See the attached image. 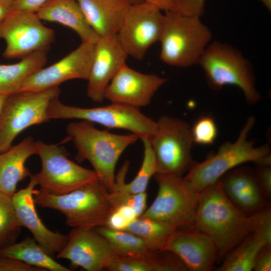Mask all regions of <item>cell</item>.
I'll list each match as a JSON object with an SVG mask.
<instances>
[{
  "instance_id": "obj_1",
  "label": "cell",
  "mask_w": 271,
  "mask_h": 271,
  "mask_svg": "<svg viewBox=\"0 0 271 271\" xmlns=\"http://www.w3.org/2000/svg\"><path fill=\"white\" fill-rule=\"evenodd\" d=\"M270 216L269 207L252 215L244 213L227 197L219 180L200 192L194 228L211 239L217 258H221Z\"/></svg>"
},
{
  "instance_id": "obj_2",
  "label": "cell",
  "mask_w": 271,
  "mask_h": 271,
  "mask_svg": "<svg viewBox=\"0 0 271 271\" xmlns=\"http://www.w3.org/2000/svg\"><path fill=\"white\" fill-rule=\"evenodd\" d=\"M66 131L77 150V161H89L98 179L111 192L117 162L125 149L134 144L139 137L132 133L118 134L100 130L86 120L70 123Z\"/></svg>"
},
{
  "instance_id": "obj_3",
  "label": "cell",
  "mask_w": 271,
  "mask_h": 271,
  "mask_svg": "<svg viewBox=\"0 0 271 271\" xmlns=\"http://www.w3.org/2000/svg\"><path fill=\"white\" fill-rule=\"evenodd\" d=\"M255 123L249 117L233 143L223 144L215 154L210 155L203 161L194 162L184 181L191 189L200 193L214 184L226 173L246 162L258 165H270V151L268 145L254 146L248 139L249 133Z\"/></svg>"
},
{
  "instance_id": "obj_4",
  "label": "cell",
  "mask_w": 271,
  "mask_h": 271,
  "mask_svg": "<svg viewBox=\"0 0 271 271\" xmlns=\"http://www.w3.org/2000/svg\"><path fill=\"white\" fill-rule=\"evenodd\" d=\"M108 195L109 191L98 178L62 195L40 189L33 190L36 204L59 211L65 216L66 224L73 228L105 226L113 210Z\"/></svg>"
},
{
  "instance_id": "obj_5",
  "label": "cell",
  "mask_w": 271,
  "mask_h": 271,
  "mask_svg": "<svg viewBox=\"0 0 271 271\" xmlns=\"http://www.w3.org/2000/svg\"><path fill=\"white\" fill-rule=\"evenodd\" d=\"M159 41L160 59L172 66L187 67L198 63L208 45L212 33L200 17L165 12Z\"/></svg>"
},
{
  "instance_id": "obj_6",
  "label": "cell",
  "mask_w": 271,
  "mask_h": 271,
  "mask_svg": "<svg viewBox=\"0 0 271 271\" xmlns=\"http://www.w3.org/2000/svg\"><path fill=\"white\" fill-rule=\"evenodd\" d=\"M198 64L212 90L233 85L241 89L248 104H254L260 100L261 95L256 88L252 66L235 47L219 41L210 42Z\"/></svg>"
},
{
  "instance_id": "obj_7",
  "label": "cell",
  "mask_w": 271,
  "mask_h": 271,
  "mask_svg": "<svg viewBox=\"0 0 271 271\" xmlns=\"http://www.w3.org/2000/svg\"><path fill=\"white\" fill-rule=\"evenodd\" d=\"M47 115L50 119H78L110 128L126 129L140 139H151L158 128L157 121L143 114L140 108L115 102L103 106L82 108L65 105L57 97L50 102Z\"/></svg>"
},
{
  "instance_id": "obj_8",
  "label": "cell",
  "mask_w": 271,
  "mask_h": 271,
  "mask_svg": "<svg viewBox=\"0 0 271 271\" xmlns=\"http://www.w3.org/2000/svg\"><path fill=\"white\" fill-rule=\"evenodd\" d=\"M157 195L140 217L152 218L177 229H192L199 194L190 189L182 177L156 173Z\"/></svg>"
},
{
  "instance_id": "obj_9",
  "label": "cell",
  "mask_w": 271,
  "mask_h": 271,
  "mask_svg": "<svg viewBox=\"0 0 271 271\" xmlns=\"http://www.w3.org/2000/svg\"><path fill=\"white\" fill-rule=\"evenodd\" d=\"M59 87L40 91H22L7 96L0 115V154L12 146L15 138L29 127L50 120L49 105L58 97Z\"/></svg>"
},
{
  "instance_id": "obj_10",
  "label": "cell",
  "mask_w": 271,
  "mask_h": 271,
  "mask_svg": "<svg viewBox=\"0 0 271 271\" xmlns=\"http://www.w3.org/2000/svg\"><path fill=\"white\" fill-rule=\"evenodd\" d=\"M157 122V130L151 143L157 173L182 177L194 162L191 128L185 121L167 115L161 116Z\"/></svg>"
},
{
  "instance_id": "obj_11",
  "label": "cell",
  "mask_w": 271,
  "mask_h": 271,
  "mask_svg": "<svg viewBox=\"0 0 271 271\" xmlns=\"http://www.w3.org/2000/svg\"><path fill=\"white\" fill-rule=\"evenodd\" d=\"M41 170L34 175L40 189L62 195L70 192L97 178L94 170L82 167L68 158L65 149L59 144L36 142Z\"/></svg>"
},
{
  "instance_id": "obj_12",
  "label": "cell",
  "mask_w": 271,
  "mask_h": 271,
  "mask_svg": "<svg viewBox=\"0 0 271 271\" xmlns=\"http://www.w3.org/2000/svg\"><path fill=\"white\" fill-rule=\"evenodd\" d=\"M41 21L34 12L10 11L0 23V39L6 43L4 57L23 58L38 51L48 50L55 32Z\"/></svg>"
},
{
  "instance_id": "obj_13",
  "label": "cell",
  "mask_w": 271,
  "mask_h": 271,
  "mask_svg": "<svg viewBox=\"0 0 271 271\" xmlns=\"http://www.w3.org/2000/svg\"><path fill=\"white\" fill-rule=\"evenodd\" d=\"M164 21L161 11L152 5L145 2L130 5L116 34L127 55L143 59L149 48L159 41Z\"/></svg>"
},
{
  "instance_id": "obj_14",
  "label": "cell",
  "mask_w": 271,
  "mask_h": 271,
  "mask_svg": "<svg viewBox=\"0 0 271 271\" xmlns=\"http://www.w3.org/2000/svg\"><path fill=\"white\" fill-rule=\"evenodd\" d=\"M95 43L82 42L59 61L35 71L24 80L20 91L46 90L58 87L65 81L74 79L87 80Z\"/></svg>"
},
{
  "instance_id": "obj_15",
  "label": "cell",
  "mask_w": 271,
  "mask_h": 271,
  "mask_svg": "<svg viewBox=\"0 0 271 271\" xmlns=\"http://www.w3.org/2000/svg\"><path fill=\"white\" fill-rule=\"evenodd\" d=\"M68 236L66 245L56 256L69 260L73 268L100 271L107 268L116 255L107 240L94 228L74 227Z\"/></svg>"
},
{
  "instance_id": "obj_16",
  "label": "cell",
  "mask_w": 271,
  "mask_h": 271,
  "mask_svg": "<svg viewBox=\"0 0 271 271\" xmlns=\"http://www.w3.org/2000/svg\"><path fill=\"white\" fill-rule=\"evenodd\" d=\"M166 80L156 74L139 72L125 63L107 86L105 99L138 108L146 106Z\"/></svg>"
},
{
  "instance_id": "obj_17",
  "label": "cell",
  "mask_w": 271,
  "mask_h": 271,
  "mask_svg": "<svg viewBox=\"0 0 271 271\" xmlns=\"http://www.w3.org/2000/svg\"><path fill=\"white\" fill-rule=\"evenodd\" d=\"M30 177L28 186L16 192L12 197L16 214L22 227L28 229L38 243L53 257L64 248L68 236L50 230L43 223L36 211L33 196L37 182L34 175Z\"/></svg>"
},
{
  "instance_id": "obj_18",
  "label": "cell",
  "mask_w": 271,
  "mask_h": 271,
  "mask_svg": "<svg viewBox=\"0 0 271 271\" xmlns=\"http://www.w3.org/2000/svg\"><path fill=\"white\" fill-rule=\"evenodd\" d=\"M128 55L117 35L99 38L95 43L94 56L88 80L87 95L91 100L102 102L106 88Z\"/></svg>"
},
{
  "instance_id": "obj_19",
  "label": "cell",
  "mask_w": 271,
  "mask_h": 271,
  "mask_svg": "<svg viewBox=\"0 0 271 271\" xmlns=\"http://www.w3.org/2000/svg\"><path fill=\"white\" fill-rule=\"evenodd\" d=\"M163 250L175 254L187 270H210L217 259V249L213 241L194 228L175 230Z\"/></svg>"
},
{
  "instance_id": "obj_20",
  "label": "cell",
  "mask_w": 271,
  "mask_h": 271,
  "mask_svg": "<svg viewBox=\"0 0 271 271\" xmlns=\"http://www.w3.org/2000/svg\"><path fill=\"white\" fill-rule=\"evenodd\" d=\"M219 181L227 197L245 214L252 215L267 207L266 198L259 186L255 170L246 167L234 168Z\"/></svg>"
},
{
  "instance_id": "obj_21",
  "label": "cell",
  "mask_w": 271,
  "mask_h": 271,
  "mask_svg": "<svg viewBox=\"0 0 271 271\" xmlns=\"http://www.w3.org/2000/svg\"><path fill=\"white\" fill-rule=\"evenodd\" d=\"M86 21L99 38L117 34L130 4L127 0H77Z\"/></svg>"
},
{
  "instance_id": "obj_22",
  "label": "cell",
  "mask_w": 271,
  "mask_h": 271,
  "mask_svg": "<svg viewBox=\"0 0 271 271\" xmlns=\"http://www.w3.org/2000/svg\"><path fill=\"white\" fill-rule=\"evenodd\" d=\"M37 152L36 142L29 136L0 154L1 193L12 197L18 184L31 175L25 163Z\"/></svg>"
},
{
  "instance_id": "obj_23",
  "label": "cell",
  "mask_w": 271,
  "mask_h": 271,
  "mask_svg": "<svg viewBox=\"0 0 271 271\" xmlns=\"http://www.w3.org/2000/svg\"><path fill=\"white\" fill-rule=\"evenodd\" d=\"M36 13L41 20L71 29L82 42L95 43L99 38L86 21L77 0H50Z\"/></svg>"
},
{
  "instance_id": "obj_24",
  "label": "cell",
  "mask_w": 271,
  "mask_h": 271,
  "mask_svg": "<svg viewBox=\"0 0 271 271\" xmlns=\"http://www.w3.org/2000/svg\"><path fill=\"white\" fill-rule=\"evenodd\" d=\"M110 271H185L182 261L173 253L166 250L151 251L141 256L116 254L107 268Z\"/></svg>"
},
{
  "instance_id": "obj_25",
  "label": "cell",
  "mask_w": 271,
  "mask_h": 271,
  "mask_svg": "<svg viewBox=\"0 0 271 271\" xmlns=\"http://www.w3.org/2000/svg\"><path fill=\"white\" fill-rule=\"evenodd\" d=\"M47 51L32 53L17 63L0 64V93L9 96L20 92L24 80L45 65Z\"/></svg>"
},
{
  "instance_id": "obj_26",
  "label": "cell",
  "mask_w": 271,
  "mask_h": 271,
  "mask_svg": "<svg viewBox=\"0 0 271 271\" xmlns=\"http://www.w3.org/2000/svg\"><path fill=\"white\" fill-rule=\"evenodd\" d=\"M271 244V235L256 231L246 236L228 253L218 271H250L255 256L264 245Z\"/></svg>"
},
{
  "instance_id": "obj_27",
  "label": "cell",
  "mask_w": 271,
  "mask_h": 271,
  "mask_svg": "<svg viewBox=\"0 0 271 271\" xmlns=\"http://www.w3.org/2000/svg\"><path fill=\"white\" fill-rule=\"evenodd\" d=\"M0 254L18 259L30 265L45 271H70L56 261L33 237L27 236L23 240L14 243L0 251Z\"/></svg>"
},
{
  "instance_id": "obj_28",
  "label": "cell",
  "mask_w": 271,
  "mask_h": 271,
  "mask_svg": "<svg viewBox=\"0 0 271 271\" xmlns=\"http://www.w3.org/2000/svg\"><path fill=\"white\" fill-rule=\"evenodd\" d=\"M144 146V156L141 167L134 178L129 183L125 182L129 162L126 161L115 176V184L112 190H119L137 194L146 191L151 178L158 172V167L152 148L151 139H141Z\"/></svg>"
},
{
  "instance_id": "obj_29",
  "label": "cell",
  "mask_w": 271,
  "mask_h": 271,
  "mask_svg": "<svg viewBox=\"0 0 271 271\" xmlns=\"http://www.w3.org/2000/svg\"><path fill=\"white\" fill-rule=\"evenodd\" d=\"M177 229L161 221L147 217L134 219L125 229L139 237L151 251L163 250Z\"/></svg>"
},
{
  "instance_id": "obj_30",
  "label": "cell",
  "mask_w": 271,
  "mask_h": 271,
  "mask_svg": "<svg viewBox=\"0 0 271 271\" xmlns=\"http://www.w3.org/2000/svg\"><path fill=\"white\" fill-rule=\"evenodd\" d=\"M94 229L107 240L117 255L136 256L151 251L142 239L129 231L112 229L105 226Z\"/></svg>"
},
{
  "instance_id": "obj_31",
  "label": "cell",
  "mask_w": 271,
  "mask_h": 271,
  "mask_svg": "<svg viewBox=\"0 0 271 271\" xmlns=\"http://www.w3.org/2000/svg\"><path fill=\"white\" fill-rule=\"evenodd\" d=\"M21 227L12 197L0 192V251L16 242Z\"/></svg>"
},
{
  "instance_id": "obj_32",
  "label": "cell",
  "mask_w": 271,
  "mask_h": 271,
  "mask_svg": "<svg viewBox=\"0 0 271 271\" xmlns=\"http://www.w3.org/2000/svg\"><path fill=\"white\" fill-rule=\"evenodd\" d=\"M109 201L112 209L125 206L130 208L137 217L142 216L147 209L146 192L133 194L119 190L109 192Z\"/></svg>"
},
{
  "instance_id": "obj_33",
  "label": "cell",
  "mask_w": 271,
  "mask_h": 271,
  "mask_svg": "<svg viewBox=\"0 0 271 271\" xmlns=\"http://www.w3.org/2000/svg\"><path fill=\"white\" fill-rule=\"evenodd\" d=\"M194 143L210 145L216 140L218 128L214 119L210 115H204L198 118L191 128Z\"/></svg>"
},
{
  "instance_id": "obj_34",
  "label": "cell",
  "mask_w": 271,
  "mask_h": 271,
  "mask_svg": "<svg viewBox=\"0 0 271 271\" xmlns=\"http://www.w3.org/2000/svg\"><path fill=\"white\" fill-rule=\"evenodd\" d=\"M137 218L138 217L130 208L120 206L112 211L106 220L105 226L115 230H124Z\"/></svg>"
},
{
  "instance_id": "obj_35",
  "label": "cell",
  "mask_w": 271,
  "mask_h": 271,
  "mask_svg": "<svg viewBox=\"0 0 271 271\" xmlns=\"http://www.w3.org/2000/svg\"><path fill=\"white\" fill-rule=\"evenodd\" d=\"M205 0H175L170 11L185 16L201 17Z\"/></svg>"
},
{
  "instance_id": "obj_36",
  "label": "cell",
  "mask_w": 271,
  "mask_h": 271,
  "mask_svg": "<svg viewBox=\"0 0 271 271\" xmlns=\"http://www.w3.org/2000/svg\"><path fill=\"white\" fill-rule=\"evenodd\" d=\"M0 271H45L30 265L18 259L0 254Z\"/></svg>"
},
{
  "instance_id": "obj_37",
  "label": "cell",
  "mask_w": 271,
  "mask_h": 271,
  "mask_svg": "<svg viewBox=\"0 0 271 271\" xmlns=\"http://www.w3.org/2000/svg\"><path fill=\"white\" fill-rule=\"evenodd\" d=\"M252 270H271V244H265L259 249L255 256Z\"/></svg>"
},
{
  "instance_id": "obj_38",
  "label": "cell",
  "mask_w": 271,
  "mask_h": 271,
  "mask_svg": "<svg viewBox=\"0 0 271 271\" xmlns=\"http://www.w3.org/2000/svg\"><path fill=\"white\" fill-rule=\"evenodd\" d=\"M255 170L259 186L266 199L271 196V168L270 165L258 166Z\"/></svg>"
},
{
  "instance_id": "obj_39",
  "label": "cell",
  "mask_w": 271,
  "mask_h": 271,
  "mask_svg": "<svg viewBox=\"0 0 271 271\" xmlns=\"http://www.w3.org/2000/svg\"><path fill=\"white\" fill-rule=\"evenodd\" d=\"M50 0H13L10 11H23L36 13Z\"/></svg>"
},
{
  "instance_id": "obj_40",
  "label": "cell",
  "mask_w": 271,
  "mask_h": 271,
  "mask_svg": "<svg viewBox=\"0 0 271 271\" xmlns=\"http://www.w3.org/2000/svg\"><path fill=\"white\" fill-rule=\"evenodd\" d=\"M175 0H144V1L152 5L161 11L165 12L170 11L173 6Z\"/></svg>"
},
{
  "instance_id": "obj_41",
  "label": "cell",
  "mask_w": 271,
  "mask_h": 271,
  "mask_svg": "<svg viewBox=\"0 0 271 271\" xmlns=\"http://www.w3.org/2000/svg\"><path fill=\"white\" fill-rule=\"evenodd\" d=\"M10 12V6L0 0V23L5 19Z\"/></svg>"
},
{
  "instance_id": "obj_42",
  "label": "cell",
  "mask_w": 271,
  "mask_h": 271,
  "mask_svg": "<svg viewBox=\"0 0 271 271\" xmlns=\"http://www.w3.org/2000/svg\"><path fill=\"white\" fill-rule=\"evenodd\" d=\"M8 96L0 93V115Z\"/></svg>"
},
{
  "instance_id": "obj_43",
  "label": "cell",
  "mask_w": 271,
  "mask_h": 271,
  "mask_svg": "<svg viewBox=\"0 0 271 271\" xmlns=\"http://www.w3.org/2000/svg\"><path fill=\"white\" fill-rule=\"evenodd\" d=\"M269 11L271 10V0H259Z\"/></svg>"
},
{
  "instance_id": "obj_44",
  "label": "cell",
  "mask_w": 271,
  "mask_h": 271,
  "mask_svg": "<svg viewBox=\"0 0 271 271\" xmlns=\"http://www.w3.org/2000/svg\"><path fill=\"white\" fill-rule=\"evenodd\" d=\"M130 5L138 4L144 2V0H127Z\"/></svg>"
},
{
  "instance_id": "obj_45",
  "label": "cell",
  "mask_w": 271,
  "mask_h": 271,
  "mask_svg": "<svg viewBox=\"0 0 271 271\" xmlns=\"http://www.w3.org/2000/svg\"><path fill=\"white\" fill-rule=\"evenodd\" d=\"M2 1H4L8 5H9L10 8V5L13 0H2Z\"/></svg>"
}]
</instances>
